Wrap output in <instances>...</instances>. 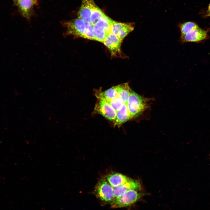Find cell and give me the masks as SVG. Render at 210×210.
<instances>
[{
	"label": "cell",
	"mask_w": 210,
	"mask_h": 210,
	"mask_svg": "<svg viewBox=\"0 0 210 210\" xmlns=\"http://www.w3.org/2000/svg\"><path fill=\"white\" fill-rule=\"evenodd\" d=\"M63 25L66 29V35L94 40L93 26L80 19L78 18L65 22Z\"/></svg>",
	"instance_id": "obj_1"
},
{
	"label": "cell",
	"mask_w": 210,
	"mask_h": 210,
	"mask_svg": "<svg viewBox=\"0 0 210 210\" xmlns=\"http://www.w3.org/2000/svg\"><path fill=\"white\" fill-rule=\"evenodd\" d=\"M152 101V99L141 96L131 89L127 104L130 119L135 118L142 115L149 108V103Z\"/></svg>",
	"instance_id": "obj_2"
},
{
	"label": "cell",
	"mask_w": 210,
	"mask_h": 210,
	"mask_svg": "<svg viewBox=\"0 0 210 210\" xmlns=\"http://www.w3.org/2000/svg\"><path fill=\"white\" fill-rule=\"evenodd\" d=\"M112 20L105 15L93 26L94 40L103 43L106 37L111 32Z\"/></svg>",
	"instance_id": "obj_3"
},
{
	"label": "cell",
	"mask_w": 210,
	"mask_h": 210,
	"mask_svg": "<svg viewBox=\"0 0 210 210\" xmlns=\"http://www.w3.org/2000/svg\"><path fill=\"white\" fill-rule=\"evenodd\" d=\"M144 195V193L137 190H129L119 197L115 198L111 202V207L113 208L127 207L134 204Z\"/></svg>",
	"instance_id": "obj_4"
},
{
	"label": "cell",
	"mask_w": 210,
	"mask_h": 210,
	"mask_svg": "<svg viewBox=\"0 0 210 210\" xmlns=\"http://www.w3.org/2000/svg\"><path fill=\"white\" fill-rule=\"evenodd\" d=\"M98 197L102 200L112 202L115 199L113 187L104 179L99 181L96 188Z\"/></svg>",
	"instance_id": "obj_5"
},
{
	"label": "cell",
	"mask_w": 210,
	"mask_h": 210,
	"mask_svg": "<svg viewBox=\"0 0 210 210\" xmlns=\"http://www.w3.org/2000/svg\"><path fill=\"white\" fill-rule=\"evenodd\" d=\"M209 30H205L199 26L183 35H181L180 39L182 43L192 42L198 43L209 38Z\"/></svg>",
	"instance_id": "obj_6"
},
{
	"label": "cell",
	"mask_w": 210,
	"mask_h": 210,
	"mask_svg": "<svg viewBox=\"0 0 210 210\" xmlns=\"http://www.w3.org/2000/svg\"><path fill=\"white\" fill-rule=\"evenodd\" d=\"M122 40L111 32L106 37L103 43L109 50L112 56L122 57L123 56L121 46Z\"/></svg>",
	"instance_id": "obj_7"
},
{
	"label": "cell",
	"mask_w": 210,
	"mask_h": 210,
	"mask_svg": "<svg viewBox=\"0 0 210 210\" xmlns=\"http://www.w3.org/2000/svg\"><path fill=\"white\" fill-rule=\"evenodd\" d=\"M133 23H122L112 20L111 32L122 40L134 29Z\"/></svg>",
	"instance_id": "obj_8"
},
{
	"label": "cell",
	"mask_w": 210,
	"mask_h": 210,
	"mask_svg": "<svg viewBox=\"0 0 210 210\" xmlns=\"http://www.w3.org/2000/svg\"><path fill=\"white\" fill-rule=\"evenodd\" d=\"M94 111L102 115L107 119L113 121L116 118V112L107 102L98 99L96 104Z\"/></svg>",
	"instance_id": "obj_9"
},
{
	"label": "cell",
	"mask_w": 210,
	"mask_h": 210,
	"mask_svg": "<svg viewBox=\"0 0 210 210\" xmlns=\"http://www.w3.org/2000/svg\"><path fill=\"white\" fill-rule=\"evenodd\" d=\"M141 188L139 181L130 178L128 181L125 183L113 187L115 198L119 197L129 190H141Z\"/></svg>",
	"instance_id": "obj_10"
},
{
	"label": "cell",
	"mask_w": 210,
	"mask_h": 210,
	"mask_svg": "<svg viewBox=\"0 0 210 210\" xmlns=\"http://www.w3.org/2000/svg\"><path fill=\"white\" fill-rule=\"evenodd\" d=\"M95 4L94 0H82V4L77 13L78 18L91 24V16Z\"/></svg>",
	"instance_id": "obj_11"
},
{
	"label": "cell",
	"mask_w": 210,
	"mask_h": 210,
	"mask_svg": "<svg viewBox=\"0 0 210 210\" xmlns=\"http://www.w3.org/2000/svg\"><path fill=\"white\" fill-rule=\"evenodd\" d=\"M130 119L127 104L123 103L120 109L116 112V118L113 122L114 126L119 127Z\"/></svg>",
	"instance_id": "obj_12"
},
{
	"label": "cell",
	"mask_w": 210,
	"mask_h": 210,
	"mask_svg": "<svg viewBox=\"0 0 210 210\" xmlns=\"http://www.w3.org/2000/svg\"><path fill=\"white\" fill-rule=\"evenodd\" d=\"M95 94L97 99L108 102L118 97V86H113L103 92L100 90H96Z\"/></svg>",
	"instance_id": "obj_13"
},
{
	"label": "cell",
	"mask_w": 210,
	"mask_h": 210,
	"mask_svg": "<svg viewBox=\"0 0 210 210\" xmlns=\"http://www.w3.org/2000/svg\"><path fill=\"white\" fill-rule=\"evenodd\" d=\"M36 4L34 0H18L17 4L22 15L29 19L32 15L34 6Z\"/></svg>",
	"instance_id": "obj_14"
},
{
	"label": "cell",
	"mask_w": 210,
	"mask_h": 210,
	"mask_svg": "<svg viewBox=\"0 0 210 210\" xmlns=\"http://www.w3.org/2000/svg\"><path fill=\"white\" fill-rule=\"evenodd\" d=\"M130 178L119 173H111L107 176L108 182L113 187L123 184L127 182Z\"/></svg>",
	"instance_id": "obj_15"
},
{
	"label": "cell",
	"mask_w": 210,
	"mask_h": 210,
	"mask_svg": "<svg viewBox=\"0 0 210 210\" xmlns=\"http://www.w3.org/2000/svg\"><path fill=\"white\" fill-rule=\"evenodd\" d=\"M117 86L118 97L122 100L123 103L127 104L131 88L127 83Z\"/></svg>",
	"instance_id": "obj_16"
},
{
	"label": "cell",
	"mask_w": 210,
	"mask_h": 210,
	"mask_svg": "<svg viewBox=\"0 0 210 210\" xmlns=\"http://www.w3.org/2000/svg\"><path fill=\"white\" fill-rule=\"evenodd\" d=\"M105 15L101 10L96 5L92 9L91 16V24L94 25Z\"/></svg>",
	"instance_id": "obj_17"
},
{
	"label": "cell",
	"mask_w": 210,
	"mask_h": 210,
	"mask_svg": "<svg viewBox=\"0 0 210 210\" xmlns=\"http://www.w3.org/2000/svg\"><path fill=\"white\" fill-rule=\"evenodd\" d=\"M198 26L196 23L191 21L186 22L181 24L180 26L181 35L185 34Z\"/></svg>",
	"instance_id": "obj_18"
},
{
	"label": "cell",
	"mask_w": 210,
	"mask_h": 210,
	"mask_svg": "<svg viewBox=\"0 0 210 210\" xmlns=\"http://www.w3.org/2000/svg\"><path fill=\"white\" fill-rule=\"evenodd\" d=\"M113 109L116 112L120 108L123 103L122 100L118 97L108 102Z\"/></svg>",
	"instance_id": "obj_19"
},
{
	"label": "cell",
	"mask_w": 210,
	"mask_h": 210,
	"mask_svg": "<svg viewBox=\"0 0 210 210\" xmlns=\"http://www.w3.org/2000/svg\"><path fill=\"white\" fill-rule=\"evenodd\" d=\"M207 16L210 17V4L209 5L208 8Z\"/></svg>",
	"instance_id": "obj_20"
},
{
	"label": "cell",
	"mask_w": 210,
	"mask_h": 210,
	"mask_svg": "<svg viewBox=\"0 0 210 210\" xmlns=\"http://www.w3.org/2000/svg\"><path fill=\"white\" fill-rule=\"evenodd\" d=\"M14 0V1L15 2H16L17 3H17H18V0Z\"/></svg>",
	"instance_id": "obj_21"
},
{
	"label": "cell",
	"mask_w": 210,
	"mask_h": 210,
	"mask_svg": "<svg viewBox=\"0 0 210 210\" xmlns=\"http://www.w3.org/2000/svg\"><path fill=\"white\" fill-rule=\"evenodd\" d=\"M36 3H37V0H34Z\"/></svg>",
	"instance_id": "obj_22"
}]
</instances>
